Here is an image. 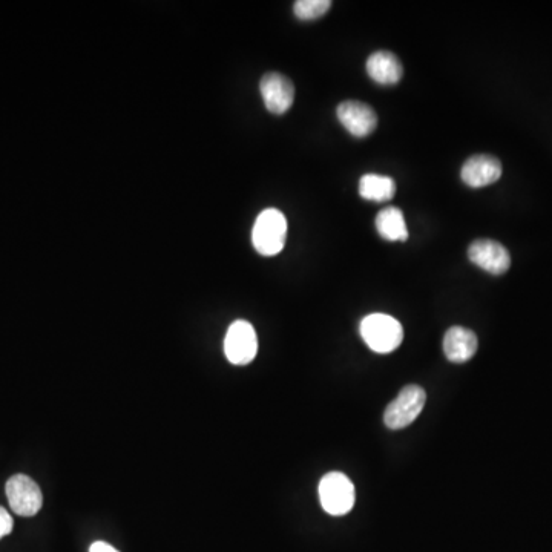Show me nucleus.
Wrapping results in <instances>:
<instances>
[{"instance_id":"4","label":"nucleus","mask_w":552,"mask_h":552,"mask_svg":"<svg viewBox=\"0 0 552 552\" xmlns=\"http://www.w3.org/2000/svg\"><path fill=\"white\" fill-rule=\"evenodd\" d=\"M427 401V393L419 385L402 388L398 398L390 402L384 414V422L390 430H402L418 419Z\"/></svg>"},{"instance_id":"8","label":"nucleus","mask_w":552,"mask_h":552,"mask_svg":"<svg viewBox=\"0 0 552 552\" xmlns=\"http://www.w3.org/2000/svg\"><path fill=\"white\" fill-rule=\"evenodd\" d=\"M468 258L491 275H503L511 266L510 252L494 240H476L471 243Z\"/></svg>"},{"instance_id":"5","label":"nucleus","mask_w":552,"mask_h":552,"mask_svg":"<svg viewBox=\"0 0 552 552\" xmlns=\"http://www.w3.org/2000/svg\"><path fill=\"white\" fill-rule=\"evenodd\" d=\"M11 510L22 517H33L43 505V494L39 485L27 474H14L5 487Z\"/></svg>"},{"instance_id":"6","label":"nucleus","mask_w":552,"mask_h":552,"mask_svg":"<svg viewBox=\"0 0 552 552\" xmlns=\"http://www.w3.org/2000/svg\"><path fill=\"white\" fill-rule=\"evenodd\" d=\"M224 353L234 365H247L258 353L257 332L247 321H235L230 324L224 339Z\"/></svg>"},{"instance_id":"13","label":"nucleus","mask_w":552,"mask_h":552,"mask_svg":"<svg viewBox=\"0 0 552 552\" xmlns=\"http://www.w3.org/2000/svg\"><path fill=\"white\" fill-rule=\"evenodd\" d=\"M376 229L387 241H407L408 229L404 214L398 207H385L376 217Z\"/></svg>"},{"instance_id":"15","label":"nucleus","mask_w":552,"mask_h":552,"mask_svg":"<svg viewBox=\"0 0 552 552\" xmlns=\"http://www.w3.org/2000/svg\"><path fill=\"white\" fill-rule=\"evenodd\" d=\"M330 7H332L330 0H298L293 5V11L299 20H313L324 16Z\"/></svg>"},{"instance_id":"1","label":"nucleus","mask_w":552,"mask_h":552,"mask_svg":"<svg viewBox=\"0 0 552 552\" xmlns=\"http://www.w3.org/2000/svg\"><path fill=\"white\" fill-rule=\"evenodd\" d=\"M361 336L365 344L376 353H391L404 339L401 322L385 313H372L361 322Z\"/></svg>"},{"instance_id":"2","label":"nucleus","mask_w":552,"mask_h":552,"mask_svg":"<svg viewBox=\"0 0 552 552\" xmlns=\"http://www.w3.org/2000/svg\"><path fill=\"white\" fill-rule=\"evenodd\" d=\"M287 220L278 209H266L253 224L252 243L263 257H275L286 246Z\"/></svg>"},{"instance_id":"14","label":"nucleus","mask_w":552,"mask_h":552,"mask_svg":"<svg viewBox=\"0 0 552 552\" xmlns=\"http://www.w3.org/2000/svg\"><path fill=\"white\" fill-rule=\"evenodd\" d=\"M396 194V183L385 175L367 174L359 181V195L364 200L385 203L393 200Z\"/></svg>"},{"instance_id":"10","label":"nucleus","mask_w":552,"mask_h":552,"mask_svg":"<svg viewBox=\"0 0 552 552\" xmlns=\"http://www.w3.org/2000/svg\"><path fill=\"white\" fill-rule=\"evenodd\" d=\"M460 177L470 188H485L502 177V163L493 155H473L462 166Z\"/></svg>"},{"instance_id":"7","label":"nucleus","mask_w":552,"mask_h":552,"mask_svg":"<svg viewBox=\"0 0 552 552\" xmlns=\"http://www.w3.org/2000/svg\"><path fill=\"white\" fill-rule=\"evenodd\" d=\"M261 97L267 111L283 115L292 108L295 100V86L289 77L280 73H267L260 83Z\"/></svg>"},{"instance_id":"16","label":"nucleus","mask_w":552,"mask_h":552,"mask_svg":"<svg viewBox=\"0 0 552 552\" xmlns=\"http://www.w3.org/2000/svg\"><path fill=\"white\" fill-rule=\"evenodd\" d=\"M14 528V520L11 514L5 510L4 506H0V540L11 534Z\"/></svg>"},{"instance_id":"11","label":"nucleus","mask_w":552,"mask_h":552,"mask_svg":"<svg viewBox=\"0 0 552 552\" xmlns=\"http://www.w3.org/2000/svg\"><path fill=\"white\" fill-rule=\"evenodd\" d=\"M476 333L465 327L454 326L448 329L444 338V353L448 361L454 364L470 361L477 352Z\"/></svg>"},{"instance_id":"3","label":"nucleus","mask_w":552,"mask_h":552,"mask_svg":"<svg viewBox=\"0 0 552 552\" xmlns=\"http://www.w3.org/2000/svg\"><path fill=\"white\" fill-rule=\"evenodd\" d=\"M318 493L322 508L330 516H345L355 505V485L349 477L339 471H332L322 477Z\"/></svg>"},{"instance_id":"9","label":"nucleus","mask_w":552,"mask_h":552,"mask_svg":"<svg viewBox=\"0 0 552 552\" xmlns=\"http://www.w3.org/2000/svg\"><path fill=\"white\" fill-rule=\"evenodd\" d=\"M339 122L344 126L350 134L355 135L358 138L367 137L375 131L378 126V117L376 112L373 111L372 106L365 105V103L355 102V100H349V102H342L336 109Z\"/></svg>"},{"instance_id":"17","label":"nucleus","mask_w":552,"mask_h":552,"mask_svg":"<svg viewBox=\"0 0 552 552\" xmlns=\"http://www.w3.org/2000/svg\"><path fill=\"white\" fill-rule=\"evenodd\" d=\"M89 552H119L114 546L106 542H94L89 548Z\"/></svg>"},{"instance_id":"12","label":"nucleus","mask_w":552,"mask_h":552,"mask_svg":"<svg viewBox=\"0 0 552 552\" xmlns=\"http://www.w3.org/2000/svg\"><path fill=\"white\" fill-rule=\"evenodd\" d=\"M367 73L379 85H396L404 76L401 60L388 51H378L368 57Z\"/></svg>"}]
</instances>
